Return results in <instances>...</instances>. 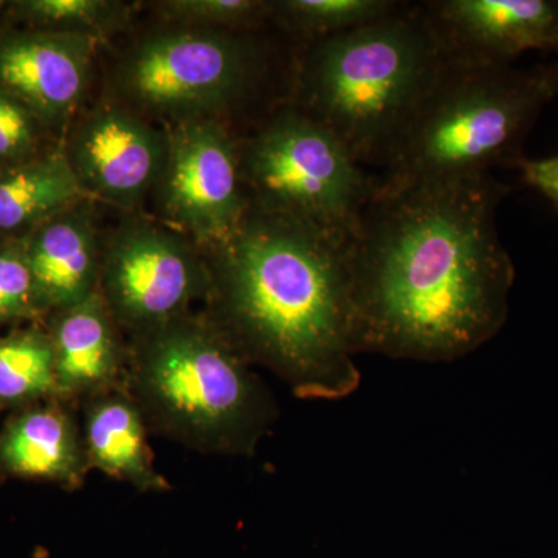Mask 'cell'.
I'll return each mask as SVG.
<instances>
[{
    "label": "cell",
    "mask_w": 558,
    "mask_h": 558,
    "mask_svg": "<svg viewBox=\"0 0 558 558\" xmlns=\"http://www.w3.org/2000/svg\"><path fill=\"white\" fill-rule=\"evenodd\" d=\"M62 148L89 199L134 209L159 182L168 131L123 102H102L76 121Z\"/></svg>",
    "instance_id": "obj_10"
},
{
    "label": "cell",
    "mask_w": 558,
    "mask_h": 558,
    "mask_svg": "<svg viewBox=\"0 0 558 558\" xmlns=\"http://www.w3.org/2000/svg\"><path fill=\"white\" fill-rule=\"evenodd\" d=\"M87 197L64 148L0 170V240L22 238L70 205Z\"/></svg>",
    "instance_id": "obj_17"
},
{
    "label": "cell",
    "mask_w": 558,
    "mask_h": 558,
    "mask_svg": "<svg viewBox=\"0 0 558 558\" xmlns=\"http://www.w3.org/2000/svg\"><path fill=\"white\" fill-rule=\"evenodd\" d=\"M450 64L424 3L310 44L300 62L299 100L360 163H385Z\"/></svg>",
    "instance_id": "obj_4"
},
{
    "label": "cell",
    "mask_w": 558,
    "mask_h": 558,
    "mask_svg": "<svg viewBox=\"0 0 558 558\" xmlns=\"http://www.w3.org/2000/svg\"><path fill=\"white\" fill-rule=\"evenodd\" d=\"M508 194L492 174L377 191L351 240L359 354L451 362L497 336L515 282Z\"/></svg>",
    "instance_id": "obj_1"
},
{
    "label": "cell",
    "mask_w": 558,
    "mask_h": 558,
    "mask_svg": "<svg viewBox=\"0 0 558 558\" xmlns=\"http://www.w3.org/2000/svg\"><path fill=\"white\" fill-rule=\"evenodd\" d=\"M208 289L204 252L165 223L130 219L102 240L98 292L131 337L186 314Z\"/></svg>",
    "instance_id": "obj_8"
},
{
    "label": "cell",
    "mask_w": 558,
    "mask_h": 558,
    "mask_svg": "<svg viewBox=\"0 0 558 558\" xmlns=\"http://www.w3.org/2000/svg\"><path fill=\"white\" fill-rule=\"evenodd\" d=\"M546 72H548L550 86H553L554 95L558 97V61L553 64L546 65Z\"/></svg>",
    "instance_id": "obj_25"
},
{
    "label": "cell",
    "mask_w": 558,
    "mask_h": 558,
    "mask_svg": "<svg viewBox=\"0 0 558 558\" xmlns=\"http://www.w3.org/2000/svg\"><path fill=\"white\" fill-rule=\"evenodd\" d=\"M44 318L24 238L0 240V326Z\"/></svg>",
    "instance_id": "obj_22"
},
{
    "label": "cell",
    "mask_w": 558,
    "mask_h": 558,
    "mask_svg": "<svg viewBox=\"0 0 558 558\" xmlns=\"http://www.w3.org/2000/svg\"><path fill=\"white\" fill-rule=\"evenodd\" d=\"M22 238L46 317L97 292L102 240L89 197L44 220Z\"/></svg>",
    "instance_id": "obj_14"
},
{
    "label": "cell",
    "mask_w": 558,
    "mask_h": 558,
    "mask_svg": "<svg viewBox=\"0 0 558 558\" xmlns=\"http://www.w3.org/2000/svg\"><path fill=\"white\" fill-rule=\"evenodd\" d=\"M124 385L149 432L205 454L253 457L278 418L270 389L204 314L131 337Z\"/></svg>",
    "instance_id": "obj_3"
},
{
    "label": "cell",
    "mask_w": 558,
    "mask_h": 558,
    "mask_svg": "<svg viewBox=\"0 0 558 558\" xmlns=\"http://www.w3.org/2000/svg\"><path fill=\"white\" fill-rule=\"evenodd\" d=\"M49 132L27 106L0 89V170L49 150L44 143Z\"/></svg>",
    "instance_id": "obj_23"
},
{
    "label": "cell",
    "mask_w": 558,
    "mask_h": 558,
    "mask_svg": "<svg viewBox=\"0 0 558 558\" xmlns=\"http://www.w3.org/2000/svg\"><path fill=\"white\" fill-rule=\"evenodd\" d=\"M240 146L250 205L269 215L352 238L379 191V178L295 105L271 113Z\"/></svg>",
    "instance_id": "obj_6"
},
{
    "label": "cell",
    "mask_w": 558,
    "mask_h": 558,
    "mask_svg": "<svg viewBox=\"0 0 558 558\" xmlns=\"http://www.w3.org/2000/svg\"><path fill=\"white\" fill-rule=\"evenodd\" d=\"M49 399L58 395L47 329L31 326L0 337V405L20 410Z\"/></svg>",
    "instance_id": "obj_18"
},
{
    "label": "cell",
    "mask_w": 558,
    "mask_h": 558,
    "mask_svg": "<svg viewBox=\"0 0 558 558\" xmlns=\"http://www.w3.org/2000/svg\"><path fill=\"white\" fill-rule=\"evenodd\" d=\"M7 11L24 28L78 33L98 40L128 20L126 5L109 0H17L7 3Z\"/></svg>",
    "instance_id": "obj_20"
},
{
    "label": "cell",
    "mask_w": 558,
    "mask_h": 558,
    "mask_svg": "<svg viewBox=\"0 0 558 558\" xmlns=\"http://www.w3.org/2000/svg\"><path fill=\"white\" fill-rule=\"evenodd\" d=\"M148 425L126 385L110 388L83 402L84 449L90 470L130 484L145 494L170 490L154 465Z\"/></svg>",
    "instance_id": "obj_16"
},
{
    "label": "cell",
    "mask_w": 558,
    "mask_h": 558,
    "mask_svg": "<svg viewBox=\"0 0 558 558\" xmlns=\"http://www.w3.org/2000/svg\"><path fill=\"white\" fill-rule=\"evenodd\" d=\"M266 47L250 33L168 24L142 36L121 57L116 86L124 105L171 126L216 119L258 84Z\"/></svg>",
    "instance_id": "obj_7"
},
{
    "label": "cell",
    "mask_w": 558,
    "mask_h": 558,
    "mask_svg": "<svg viewBox=\"0 0 558 558\" xmlns=\"http://www.w3.org/2000/svg\"><path fill=\"white\" fill-rule=\"evenodd\" d=\"M156 5L168 24L207 31L247 33L274 16V2L258 0H168Z\"/></svg>",
    "instance_id": "obj_21"
},
{
    "label": "cell",
    "mask_w": 558,
    "mask_h": 558,
    "mask_svg": "<svg viewBox=\"0 0 558 558\" xmlns=\"http://www.w3.org/2000/svg\"><path fill=\"white\" fill-rule=\"evenodd\" d=\"M351 236L259 211L202 248L205 317L250 365L301 399L340 400L359 388Z\"/></svg>",
    "instance_id": "obj_2"
},
{
    "label": "cell",
    "mask_w": 558,
    "mask_h": 558,
    "mask_svg": "<svg viewBox=\"0 0 558 558\" xmlns=\"http://www.w3.org/2000/svg\"><path fill=\"white\" fill-rule=\"evenodd\" d=\"M424 9L454 64L512 65L531 50L558 54V0H436Z\"/></svg>",
    "instance_id": "obj_12"
},
{
    "label": "cell",
    "mask_w": 558,
    "mask_h": 558,
    "mask_svg": "<svg viewBox=\"0 0 558 558\" xmlns=\"http://www.w3.org/2000/svg\"><path fill=\"white\" fill-rule=\"evenodd\" d=\"M403 3L396 0H284L274 2V16L312 44L385 20Z\"/></svg>",
    "instance_id": "obj_19"
},
{
    "label": "cell",
    "mask_w": 558,
    "mask_h": 558,
    "mask_svg": "<svg viewBox=\"0 0 558 558\" xmlns=\"http://www.w3.org/2000/svg\"><path fill=\"white\" fill-rule=\"evenodd\" d=\"M0 409H2V405H0Z\"/></svg>",
    "instance_id": "obj_26"
},
{
    "label": "cell",
    "mask_w": 558,
    "mask_h": 558,
    "mask_svg": "<svg viewBox=\"0 0 558 558\" xmlns=\"http://www.w3.org/2000/svg\"><path fill=\"white\" fill-rule=\"evenodd\" d=\"M556 98L546 65L450 62L385 160L380 191L519 168L543 108Z\"/></svg>",
    "instance_id": "obj_5"
},
{
    "label": "cell",
    "mask_w": 558,
    "mask_h": 558,
    "mask_svg": "<svg viewBox=\"0 0 558 558\" xmlns=\"http://www.w3.org/2000/svg\"><path fill=\"white\" fill-rule=\"evenodd\" d=\"M153 196L161 223L201 248L229 236L250 209L240 143L219 120L174 124Z\"/></svg>",
    "instance_id": "obj_9"
},
{
    "label": "cell",
    "mask_w": 558,
    "mask_h": 558,
    "mask_svg": "<svg viewBox=\"0 0 558 558\" xmlns=\"http://www.w3.org/2000/svg\"><path fill=\"white\" fill-rule=\"evenodd\" d=\"M90 472L70 403L43 400L16 410L0 429V476L46 481L76 490Z\"/></svg>",
    "instance_id": "obj_15"
},
{
    "label": "cell",
    "mask_w": 558,
    "mask_h": 558,
    "mask_svg": "<svg viewBox=\"0 0 558 558\" xmlns=\"http://www.w3.org/2000/svg\"><path fill=\"white\" fill-rule=\"evenodd\" d=\"M58 399L72 403L124 385L128 347L101 293L47 317Z\"/></svg>",
    "instance_id": "obj_13"
},
{
    "label": "cell",
    "mask_w": 558,
    "mask_h": 558,
    "mask_svg": "<svg viewBox=\"0 0 558 558\" xmlns=\"http://www.w3.org/2000/svg\"><path fill=\"white\" fill-rule=\"evenodd\" d=\"M524 182L558 207V154L548 159H524L519 165Z\"/></svg>",
    "instance_id": "obj_24"
},
{
    "label": "cell",
    "mask_w": 558,
    "mask_h": 558,
    "mask_svg": "<svg viewBox=\"0 0 558 558\" xmlns=\"http://www.w3.org/2000/svg\"><path fill=\"white\" fill-rule=\"evenodd\" d=\"M98 39L78 33L9 28L0 33V89L49 131L75 117L89 89Z\"/></svg>",
    "instance_id": "obj_11"
}]
</instances>
